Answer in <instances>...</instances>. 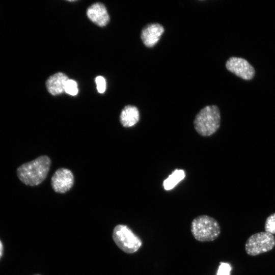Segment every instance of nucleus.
<instances>
[{
	"label": "nucleus",
	"mask_w": 275,
	"mask_h": 275,
	"mask_svg": "<svg viewBox=\"0 0 275 275\" xmlns=\"http://www.w3.org/2000/svg\"><path fill=\"white\" fill-rule=\"evenodd\" d=\"M74 180L73 174L70 170L61 168L56 170L53 174L51 185L55 192L64 194L71 188Z\"/></svg>",
	"instance_id": "obj_6"
},
{
	"label": "nucleus",
	"mask_w": 275,
	"mask_h": 275,
	"mask_svg": "<svg viewBox=\"0 0 275 275\" xmlns=\"http://www.w3.org/2000/svg\"><path fill=\"white\" fill-rule=\"evenodd\" d=\"M185 177L184 170L176 169L163 182L164 189L167 190L173 189L179 182L182 181Z\"/></svg>",
	"instance_id": "obj_12"
},
{
	"label": "nucleus",
	"mask_w": 275,
	"mask_h": 275,
	"mask_svg": "<svg viewBox=\"0 0 275 275\" xmlns=\"http://www.w3.org/2000/svg\"><path fill=\"white\" fill-rule=\"evenodd\" d=\"M232 267L230 264L220 262L216 275H230Z\"/></svg>",
	"instance_id": "obj_15"
},
{
	"label": "nucleus",
	"mask_w": 275,
	"mask_h": 275,
	"mask_svg": "<svg viewBox=\"0 0 275 275\" xmlns=\"http://www.w3.org/2000/svg\"><path fill=\"white\" fill-rule=\"evenodd\" d=\"M274 246V235L266 232H260L248 238L244 248L248 255L256 256L272 250Z\"/></svg>",
	"instance_id": "obj_5"
},
{
	"label": "nucleus",
	"mask_w": 275,
	"mask_h": 275,
	"mask_svg": "<svg viewBox=\"0 0 275 275\" xmlns=\"http://www.w3.org/2000/svg\"><path fill=\"white\" fill-rule=\"evenodd\" d=\"M163 32L164 28L161 24L150 23L142 30L141 37L146 46L152 47L158 42Z\"/></svg>",
	"instance_id": "obj_8"
},
{
	"label": "nucleus",
	"mask_w": 275,
	"mask_h": 275,
	"mask_svg": "<svg viewBox=\"0 0 275 275\" xmlns=\"http://www.w3.org/2000/svg\"><path fill=\"white\" fill-rule=\"evenodd\" d=\"M3 254V244L1 240H0V259L2 257Z\"/></svg>",
	"instance_id": "obj_17"
},
{
	"label": "nucleus",
	"mask_w": 275,
	"mask_h": 275,
	"mask_svg": "<svg viewBox=\"0 0 275 275\" xmlns=\"http://www.w3.org/2000/svg\"><path fill=\"white\" fill-rule=\"evenodd\" d=\"M95 82L98 92L99 93H103L106 89L105 78L102 76H98L95 78Z\"/></svg>",
	"instance_id": "obj_16"
},
{
	"label": "nucleus",
	"mask_w": 275,
	"mask_h": 275,
	"mask_svg": "<svg viewBox=\"0 0 275 275\" xmlns=\"http://www.w3.org/2000/svg\"><path fill=\"white\" fill-rule=\"evenodd\" d=\"M227 69L238 77L245 80L252 79L254 76L255 70L245 59L231 57L226 64Z\"/></svg>",
	"instance_id": "obj_7"
},
{
	"label": "nucleus",
	"mask_w": 275,
	"mask_h": 275,
	"mask_svg": "<svg viewBox=\"0 0 275 275\" xmlns=\"http://www.w3.org/2000/svg\"><path fill=\"white\" fill-rule=\"evenodd\" d=\"M140 119V113L138 108L128 105L125 106L120 115V121L123 127H130L135 125Z\"/></svg>",
	"instance_id": "obj_11"
},
{
	"label": "nucleus",
	"mask_w": 275,
	"mask_h": 275,
	"mask_svg": "<svg viewBox=\"0 0 275 275\" xmlns=\"http://www.w3.org/2000/svg\"><path fill=\"white\" fill-rule=\"evenodd\" d=\"M64 91L70 95H76L78 92L77 82L73 79H68L65 84Z\"/></svg>",
	"instance_id": "obj_13"
},
{
	"label": "nucleus",
	"mask_w": 275,
	"mask_h": 275,
	"mask_svg": "<svg viewBox=\"0 0 275 275\" xmlns=\"http://www.w3.org/2000/svg\"><path fill=\"white\" fill-rule=\"evenodd\" d=\"M33 275H41L40 274H33Z\"/></svg>",
	"instance_id": "obj_18"
},
{
	"label": "nucleus",
	"mask_w": 275,
	"mask_h": 275,
	"mask_svg": "<svg viewBox=\"0 0 275 275\" xmlns=\"http://www.w3.org/2000/svg\"><path fill=\"white\" fill-rule=\"evenodd\" d=\"M87 15L89 19L99 26H104L109 22V17L105 6L100 3H96L87 9Z\"/></svg>",
	"instance_id": "obj_9"
},
{
	"label": "nucleus",
	"mask_w": 275,
	"mask_h": 275,
	"mask_svg": "<svg viewBox=\"0 0 275 275\" xmlns=\"http://www.w3.org/2000/svg\"><path fill=\"white\" fill-rule=\"evenodd\" d=\"M112 238L116 245L126 254L136 252L142 245L141 238L125 225H117L113 230Z\"/></svg>",
	"instance_id": "obj_4"
},
{
	"label": "nucleus",
	"mask_w": 275,
	"mask_h": 275,
	"mask_svg": "<svg viewBox=\"0 0 275 275\" xmlns=\"http://www.w3.org/2000/svg\"><path fill=\"white\" fill-rule=\"evenodd\" d=\"M68 79V76L62 72L53 74L46 81L47 91L53 96L62 94L64 92V86Z\"/></svg>",
	"instance_id": "obj_10"
},
{
	"label": "nucleus",
	"mask_w": 275,
	"mask_h": 275,
	"mask_svg": "<svg viewBox=\"0 0 275 275\" xmlns=\"http://www.w3.org/2000/svg\"><path fill=\"white\" fill-rule=\"evenodd\" d=\"M50 165V158L47 155H42L19 166L17 169V175L24 184L36 186L45 179Z\"/></svg>",
	"instance_id": "obj_1"
},
{
	"label": "nucleus",
	"mask_w": 275,
	"mask_h": 275,
	"mask_svg": "<svg viewBox=\"0 0 275 275\" xmlns=\"http://www.w3.org/2000/svg\"><path fill=\"white\" fill-rule=\"evenodd\" d=\"M191 233L199 242H209L215 240L221 233L218 222L213 217L202 215L196 217L191 223Z\"/></svg>",
	"instance_id": "obj_2"
},
{
	"label": "nucleus",
	"mask_w": 275,
	"mask_h": 275,
	"mask_svg": "<svg viewBox=\"0 0 275 275\" xmlns=\"http://www.w3.org/2000/svg\"><path fill=\"white\" fill-rule=\"evenodd\" d=\"M221 115L216 105H207L203 108L195 117L194 125L196 131L203 136H210L219 128Z\"/></svg>",
	"instance_id": "obj_3"
},
{
	"label": "nucleus",
	"mask_w": 275,
	"mask_h": 275,
	"mask_svg": "<svg viewBox=\"0 0 275 275\" xmlns=\"http://www.w3.org/2000/svg\"><path fill=\"white\" fill-rule=\"evenodd\" d=\"M265 232L271 234H275V213L269 215L264 224Z\"/></svg>",
	"instance_id": "obj_14"
}]
</instances>
